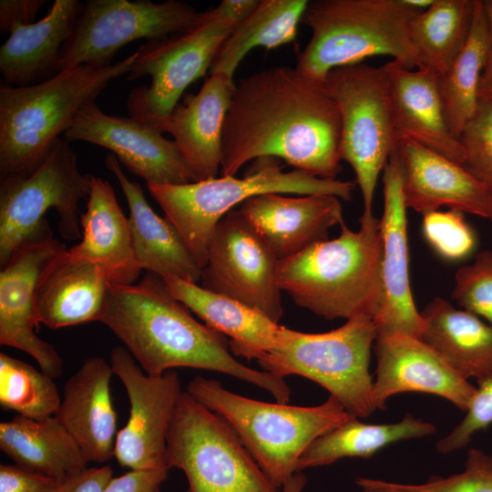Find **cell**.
<instances>
[{
	"label": "cell",
	"instance_id": "60d3db41",
	"mask_svg": "<svg viewBox=\"0 0 492 492\" xmlns=\"http://www.w3.org/2000/svg\"><path fill=\"white\" fill-rule=\"evenodd\" d=\"M411 487L419 492H492V456L470 449L463 472Z\"/></svg>",
	"mask_w": 492,
	"mask_h": 492
},
{
	"label": "cell",
	"instance_id": "ffe728a7",
	"mask_svg": "<svg viewBox=\"0 0 492 492\" xmlns=\"http://www.w3.org/2000/svg\"><path fill=\"white\" fill-rule=\"evenodd\" d=\"M407 209L425 213L441 207L492 221V191L465 167L414 140L397 144Z\"/></svg>",
	"mask_w": 492,
	"mask_h": 492
},
{
	"label": "cell",
	"instance_id": "4316f807",
	"mask_svg": "<svg viewBox=\"0 0 492 492\" xmlns=\"http://www.w3.org/2000/svg\"><path fill=\"white\" fill-rule=\"evenodd\" d=\"M80 225L82 239L68 254L100 266L112 284L136 283L142 269L134 255L128 218L108 180L93 176Z\"/></svg>",
	"mask_w": 492,
	"mask_h": 492
},
{
	"label": "cell",
	"instance_id": "f1b7e54d",
	"mask_svg": "<svg viewBox=\"0 0 492 492\" xmlns=\"http://www.w3.org/2000/svg\"><path fill=\"white\" fill-rule=\"evenodd\" d=\"M162 278L174 298L206 325L230 338L232 354L258 361L276 346L282 326L259 311L198 283L173 276Z\"/></svg>",
	"mask_w": 492,
	"mask_h": 492
},
{
	"label": "cell",
	"instance_id": "4dcf8cb0",
	"mask_svg": "<svg viewBox=\"0 0 492 492\" xmlns=\"http://www.w3.org/2000/svg\"><path fill=\"white\" fill-rule=\"evenodd\" d=\"M0 449L15 465L60 482L87 469L88 464L56 415L43 420L16 415L1 422Z\"/></svg>",
	"mask_w": 492,
	"mask_h": 492
},
{
	"label": "cell",
	"instance_id": "484cf974",
	"mask_svg": "<svg viewBox=\"0 0 492 492\" xmlns=\"http://www.w3.org/2000/svg\"><path fill=\"white\" fill-rule=\"evenodd\" d=\"M105 164L115 175L127 200L132 248L141 269L161 277L200 282L202 268L175 225L154 212L141 186L128 179L114 154L107 156Z\"/></svg>",
	"mask_w": 492,
	"mask_h": 492
},
{
	"label": "cell",
	"instance_id": "7c38bea8",
	"mask_svg": "<svg viewBox=\"0 0 492 492\" xmlns=\"http://www.w3.org/2000/svg\"><path fill=\"white\" fill-rule=\"evenodd\" d=\"M93 175L82 173L77 156L64 138L56 140L30 175L0 182V266L24 242L50 231L46 212L54 209L66 240L82 237L79 202L87 200Z\"/></svg>",
	"mask_w": 492,
	"mask_h": 492
},
{
	"label": "cell",
	"instance_id": "74e56055",
	"mask_svg": "<svg viewBox=\"0 0 492 492\" xmlns=\"http://www.w3.org/2000/svg\"><path fill=\"white\" fill-rule=\"evenodd\" d=\"M453 299L492 324V251L478 252L472 263L457 269Z\"/></svg>",
	"mask_w": 492,
	"mask_h": 492
},
{
	"label": "cell",
	"instance_id": "3957f363",
	"mask_svg": "<svg viewBox=\"0 0 492 492\" xmlns=\"http://www.w3.org/2000/svg\"><path fill=\"white\" fill-rule=\"evenodd\" d=\"M137 51L108 66L80 65L34 85L0 86V182L33 173L79 110L128 74Z\"/></svg>",
	"mask_w": 492,
	"mask_h": 492
},
{
	"label": "cell",
	"instance_id": "c3c4849f",
	"mask_svg": "<svg viewBox=\"0 0 492 492\" xmlns=\"http://www.w3.org/2000/svg\"><path fill=\"white\" fill-rule=\"evenodd\" d=\"M306 483L305 476L296 472L282 487V492H302Z\"/></svg>",
	"mask_w": 492,
	"mask_h": 492
},
{
	"label": "cell",
	"instance_id": "d590c367",
	"mask_svg": "<svg viewBox=\"0 0 492 492\" xmlns=\"http://www.w3.org/2000/svg\"><path fill=\"white\" fill-rule=\"evenodd\" d=\"M61 400L52 377L5 353L0 354V405L4 410L43 420L56 415Z\"/></svg>",
	"mask_w": 492,
	"mask_h": 492
},
{
	"label": "cell",
	"instance_id": "b9f144b4",
	"mask_svg": "<svg viewBox=\"0 0 492 492\" xmlns=\"http://www.w3.org/2000/svg\"><path fill=\"white\" fill-rule=\"evenodd\" d=\"M61 483L18 465L0 466V492H56Z\"/></svg>",
	"mask_w": 492,
	"mask_h": 492
},
{
	"label": "cell",
	"instance_id": "8d00e7d4",
	"mask_svg": "<svg viewBox=\"0 0 492 492\" xmlns=\"http://www.w3.org/2000/svg\"><path fill=\"white\" fill-rule=\"evenodd\" d=\"M422 215L423 235L439 256L448 261H459L475 251L477 236L462 211L432 210Z\"/></svg>",
	"mask_w": 492,
	"mask_h": 492
},
{
	"label": "cell",
	"instance_id": "9c48e42d",
	"mask_svg": "<svg viewBox=\"0 0 492 492\" xmlns=\"http://www.w3.org/2000/svg\"><path fill=\"white\" fill-rule=\"evenodd\" d=\"M376 337L375 323L367 314L320 333L282 326L276 346L257 362L278 377L296 374L317 383L351 415L365 418L375 410L369 363Z\"/></svg>",
	"mask_w": 492,
	"mask_h": 492
},
{
	"label": "cell",
	"instance_id": "6da1fadb",
	"mask_svg": "<svg viewBox=\"0 0 492 492\" xmlns=\"http://www.w3.org/2000/svg\"><path fill=\"white\" fill-rule=\"evenodd\" d=\"M341 138L340 112L323 82L296 67L264 69L235 85L222 129L221 176H235L251 160L276 158L336 179Z\"/></svg>",
	"mask_w": 492,
	"mask_h": 492
},
{
	"label": "cell",
	"instance_id": "5bb4252c",
	"mask_svg": "<svg viewBox=\"0 0 492 492\" xmlns=\"http://www.w3.org/2000/svg\"><path fill=\"white\" fill-rule=\"evenodd\" d=\"M279 261L255 228L234 209L219 221L211 236L201 286L279 323L283 315Z\"/></svg>",
	"mask_w": 492,
	"mask_h": 492
},
{
	"label": "cell",
	"instance_id": "7bdbcfd3",
	"mask_svg": "<svg viewBox=\"0 0 492 492\" xmlns=\"http://www.w3.org/2000/svg\"><path fill=\"white\" fill-rule=\"evenodd\" d=\"M169 470H130L112 477L102 492H157L165 481Z\"/></svg>",
	"mask_w": 492,
	"mask_h": 492
},
{
	"label": "cell",
	"instance_id": "bcb514c9",
	"mask_svg": "<svg viewBox=\"0 0 492 492\" xmlns=\"http://www.w3.org/2000/svg\"><path fill=\"white\" fill-rule=\"evenodd\" d=\"M489 27V45L482 69L477 97L478 100L492 103V0H484Z\"/></svg>",
	"mask_w": 492,
	"mask_h": 492
},
{
	"label": "cell",
	"instance_id": "d6a6232c",
	"mask_svg": "<svg viewBox=\"0 0 492 492\" xmlns=\"http://www.w3.org/2000/svg\"><path fill=\"white\" fill-rule=\"evenodd\" d=\"M307 0H260L223 42L210 67V75L223 73L233 77L245 56L253 48H275L292 42Z\"/></svg>",
	"mask_w": 492,
	"mask_h": 492
},
{
	"label": "cell",
	"instance_id": "836d02e7",
	"mask_svg": "<svg viewBox=\"0 0 492 492\" xmlns=\"http://www.w3.org/2000/svg\"><path fill=\"white\" fill-rule=\"evenodd\" d=\"M489 45V27L483 0H475L466 42L449 67L438 75V88L447 126L460 136L476 112L478 86Z\"/></svg>",
	"mask_w": 492,
	"mask_h": 492
},
{
	"label": "cell",
	"instance_id": "44dd1931",
	"mask_svg": "<svg viewBox=\"0 0 492 492\" xmlns=\"http://www.w3.org/2000/svg\"><path fill=\"white\" fill-rule=\"evenodd\" d=\"M239 210L279 260L327 240L329 230L344 222L341 200L333 195L267 193L250 198Z\"/></svg>",
	"mask_w": 492,
	"mask_h": 492
},
{
	"label": "cell",
	"instance_id": "d4e9b609",
	"mask_svg": "<svg viewBox=\"0 0 492 492\" xmlns=\"http://www.w3.org/2000/svg\"><path fill=\"white\" fill-rule=\"evenodd\" d=\"M104 270L92 262L58 254L36 289L39 324L59 329L100 321L111 286Z\"/></svg>",
	"mask_w": 492,
	"mask_h": 492
},
{
	"label": "cell",
	"instance_id": "7a4b0ae2",
	"mask_svg": "<svg viewBox=\"0 0 492 492\" xmlns=\"http://www.w3.org/2000/svg\"><path fill=\"white\" fill-rule=\"evenodd\" d=\"M99 322L149 375L177 367L219 372L266 390L276 402L290 401L284 378L240 363L227 336L197 321L156 273L147 272L130 285L111 284Z\"/></svg>",
	"mask_w": 492,
	"mask_h": 492
},
{
	"label": "cell",
	"instance_id": "d6986e66",
	"mask_svg": "<svg viewBox=\"0 0 492 492\" xmlns=\"http://www.w3.org/2000/svg\"><path fill=\"white\" fill-rule=\"evenodd\" d=\"M375 378L372 398L375 409L402 393L438 395L466 411L477 387L456 373L420 338L403 333L377 335Z\"/></svg>",
	"mask_w": 492,
	"mask_h": 492
},
{
	"label": "cell",
	"instance_id": "83f0119b",
	"mask_svg": "<svg viewBox=\"0 0 492 492\" xmlns=\"http://www.w3.org/2000/svg\"><path fill=\"white\" fill-rule=\"evenodd\" d=\"M83 4L78 0H56L37 22L12 29L0 48V72L5 84L29 86L56 74L60 52Z\"/></svg>",
	"mask_w": 492,
	"mask_h": 492
},
{
	"label": "cell",
	"instance_id": "4fadbf2b",
	"mask_svg": "<svg viewBox=\"0 0 492 492\" xmlns=\"http://www.w3.org/2000/svg\"><path fill=\"white\" fill-rule=\"evenodd\" d=\"M201 13L178 0H88L62 47L56 73L80 65H110L126 44L182 34Z\"/></svg>",
	"mask_w": 492,
	"mask_h": 492
},
{
	"label": "cell",
	"instance_id": "7dc6e473",
	"mask_svg": "<svg viewBox=\"0 0 492 492\" xmlns=\"http://www.w3.org/2000/svg\"><path fill=\"white\" fill-rule=\"evenodd\" d=\"M355 483L362 492H419L409 484L383 481L366 477H357Z\"/></svg>",
	"mask_w": 492,
	"mask_h": 492
},
{
	"label": "cell",
	"instance_id": "9a60e30c",
	"mask_svg": "<svg viewBox=\"0 0 492 492\" xmlns=\"http://www.w3.org/2000/svg\"><path fill=\"white\" fill-rule=\"evenodd\" d=\"M110 365L129 401V416L117 434L114 457L130 470H169L168 436L182 393L178 374H146L124 346L111 350Z\"/></svg>",
	"mask_w": 492,
	"mask_h": 492
},
{
	"label": "cell",
	"instance_id": "603a6c76",
	"mask_svg": "<svg viewBox=\"0 0 492 492\" xmlns=\"http://www.w3.org/2000/svg\"><path fill=\"white\" fill-rule=\"evenodd\" d=\"M235 85L226 74L210 75L197 94L176 105L160 128L172 135L198 180L216 178L220 169L223 124Z\"/></svg>",
	"mask_w": 492,
	"mask_h": 492
},
{
	"label": "cell",
	"instance_id": "ee69618b",
	"mask_svg": "<svg viewBox=\"0 0 492 492\" xmlns=\"http://www.w3.org/2000/svg\"><path fill=\"white\" fill-rule=\"evenodd\" d=\"M45 0H1L0 29L3 34H10L17 26L34 23L45 5Z\"/></svg>",
	"mask_w": 492,
	"mask_h": 492
},
{
	"label": "cell",
	"instance_id": "e0dca14e",
	"mask_svg": "<svg viewBox=\"0 0 492 492\" xmlns=\"http://www.w3.org/2000/svg\"><path fill=\"white\" fill-rule=\"evenodd\" d=\"M63 138L68 142L82 140L111 150L120 164L147 183L198 180L173 140L132 117L103 112L96 101L79 110Z\"/></svg>",
	"mask_w": 492,
	"mask_h": 492
},
{
	"label": "cell",
	"instance_id": "30bf717a",
	"mask_svg": "<svg viewBox=\"0 0 492 492\" xmlns=\"http://www.w3.org/2000/svg\"><path fill=\"white\" fill-rule=\"evenodd\" d=\"M167 463L184 472L190 492H282L228 422L187 391L174 409Z\"/></svg>",
	"mask_w": 492,
	"mask_h": 492
},
{
	"label": "cell",
	"instance_id": "f546056e",
	"mask_svg": "<svg viewBox=\"0 0 492 492\" xmlns=\"http://www.w3.org/2000/svg\"><path fill=\"white\" fill-rule=\"evenodd\" d=\"M420 339L463 378L477 381L492 375V324L436 297L420 312Z\"/></svg>",
	"mask_w": 492,
	"mask_h": 492
},
{
	"label": "cell",
	"instance_id": "8992f818",
	"mask_svg": "<svg viewBox=\"0 0 492 492\" xmlns=\"http://www.w3.org/2000/svg\"><path fill=\"white\" fill-rule=\"evenodd\" d=\"M187 392L228 422L279 488L296 473L299 458L313 441L353 417L333 396L316 406L266 403L203 376L194 377Z\"/></svg>",
	"mask_w": 492,
	"mask_h": 492
},
{
	"label": "cell",
	"instance_id": "5b68a950",
	"mask_svg": "<svg viewBox=\"0 0 492 492\" xmlns=\"http://www.w3.org/2000/svg\"><path fill=\"white\" fill-rule=\"evenodd\" d=\"M419 12L405 0L309 1L301 24L311 29L312 36L295 67L321 82L335 67L374 56H389L416 68L410 23Z\"/></svg>",
	"mask_w": 492,
	"mask_h": 492
},
{
	"label": "cell",
	"instance_id": "52a82bcc",
	"mask_svg": "<svg viewBox=\"0 0 492 492\" xmlns=\"http://www.w3.org/2000/svg\"><path fill=\"white\" fill-rule=\"evenodd\" d=\"M147 187L203 268L217 224L238 204L267 193L324 194L348 201L355 184L319 178L295 169L284 171L279 159L260 158L242 178L221 176L185 184L148 182Z\"/></svg>",
	"mask_w": 492,
	"mask_h": 492
},
{
	"label": "cell",
	"instance_id": "681fc988",
	"mask_svg": "<svg viewBox=\"0 0 492 492\" xmlns=\"http://www.w3.org/2000/svg\"><path fill=\"white\" fill-rule=\"evenodd\" d=\"M157 492H160L159 490H158Z\"/></svg>",
	"mask_w": 492,
	"mask_h": 492
},
{
	"label": "cell",
	"instance_id": "ab89813d",
	"mask_svg": "<svg viewBox=\"0 0 492 492\" xmlns=\"http://www.w3.org/2000/svg\"><path fill=\"white\" fill-rule=\"evenodd\" d=\"M478 387L461 422L436 443L440 453H450L466 446L477 431L492 424V375L477 381Z\"/></svg>",
	"mask_w": 492,
	"mask_h": 492
},
{
	"label": "cell",
	"instance_id": "277c9868",
	"mask_svg": "<svg viewBox=\"0 0 492 492\" xmlns=\"http://www.w3.org/2000/svg\"><path fill=\"white\" fill-rule=\"evenodd\" d=\"M359 221L356 231L343 222L336 238L280 260V287L298 306L326 320L374 318L381 292L379 219Z\"/></svg>",
	"mask_w": 492,
	"mask_h": 492
},
{
	"label": "cell",
	"instance_id": "f6af8a7d",
	"mask_svg": "<svg viewBox=\"0 0 492 492\" xmlns=\"http://www.w3.org/2000/svg\"><path fill=\"white\" fill-rule=\"evenodd\" d=\"M112 477L109 466L87 467L62 482L56 492H102Z\"/></svg>",
	"mask_w": 492,
	"mask_h": 492
},
{
	"label": "cell",
	"instance_id": "8fae6325",
	"mask_svg": "<svg viewBox=\"0 0 492 492\" xmlns=\"http://www.w3.org/2000/svg\"><path fill=\"white\" fill-rule=\"evenodd\" d=\"M323 84L340 112L341 158L355 174L362 216H372L377 179L398 144L387 73L362 62L332 69Z\"/></svg>",
	"mask_w": 492,
	"mask_h": 492
},
{
	"label": "cell",
	"instance_id": "2e32d148",
	"mask_svg": "<svg viewBox=\"0 0 492 492\" xmlns=\"http://www.w3.org/2000/svg\"><path fill=\"white\" fill-rule=\"evenodd\" d=\"M65 250L47 231L21 244L0 272V344L26 353L53 379L61 375L63 360L36 334V296L44 272Z\"/></svg>",
	"mask_w": 492,
	"mask_h": 492
},
{
	"label": "cell",
	"instance_id": "ac0fdd59",
	"mask_svg": "<svg viewBox=\"0 0 492 492\" xmlns=\"http://www.w3.org/2000/svg\"><path fill=\"white\" fill-rule=\"evenodd\" d=\"M383 192L384 209L379 219L381 292L373 319L377 335L403 333L420 338L424 320L415 304L410 286L407 208L397 148L383 170Z\"/></svg>",
	"mask_w": 492,
	"mask_h": 492
},
{
	"label": "cell",
	"instance_id": "f35d334b",
	"mask_svg": "<svg viewBox=\"0 0 492 492\" xmlns=\"http://www.w3.org/2000/svg\"><path fill=\"white\" fill-rule=\"evenodd\" d=\"M459 140L466 153L463 166L492 191V103L478 100Z\"/></svg>",
	"mask_w": 492,
	"mask_h": 492
},
{
	"label": "cell",
	"instance_id": "7402d4cb",
	"mask_svg": "<svg viewBox=\"0 0 492 492\" xmlns=\"http://www.w3.org/2000/svg\"><path fill=\"white\" fill-rule=\"evenodd\" d=\"M387 73L397 142L411 139L463 165L466 153L447 126L438 88V74L420 67L407 68L392 60Z\"/></svg>",
	"mask_w": 492,
	"mask_h": 492
},
{
	"label": "cell",
	"instance_id": "cb8c5ba5",
	"mask_svg": "<svg viewBox=\"0 0 492 492\" xmlns=\"http://www.w3.org/2000/svg\"><path fill=\"white\" fill-rule=\"evenodd\" d=\"M113 374L104 358H87L67 380L55 415L88 463H105L114 456L118 432L109 386Z\"/></svg>",
	"mask_w": 492,
	"mask_h": 492
},
{
	"label": "cell",
	"instance_id": "ba28073f",
	"mask_svg": "<svg viewBox=\"0 0 492 492\" xmlns=\"http://www.w3.org/2000/svg\"><path fill=\"white\" fill-rule=\"evenodd\" d=\"M259 1L222 0L215 8L202 12L188 31L143 44L137 50L128 79L150 76L151 81L129 93L127 108L130 117L160 131L185 89L206 75L223 42Z\"/></svg>",
	"mask_w": 492,
	"mask_h": 492
},
{
	"label": "cell",
	"instance_id": "1f68e13d",
	"mask_svg": "<svg viewBox=\"0 0 492 492\" xmlns=\"http://www.w3.org/2000/svg\"><path fill=\"white\" fill-rule=\"evenodd\" d=\"M436 431L434 425L410 414L396 423L365 424L353 416L313 441L296 465V472L328 466L344 457H370L401 440L423 437Z\"/></svg>",
	"mask_w": 492,
	"mask_h": 492
},
{
	"label": "cell",
	"instance_id": "e575fe53",
	"mask_svg": "<svg viewBox=\"0 0 492 492\" xmlns=\"http://www.w3.org/2000/svg\"><path fill=\"white\" fill-rule=\"evenodd\" d=\"M475 0H433L410 23V38L419 67L443 74L465 46Z\"/></svg>",
	"mask_w": 492,
	"mask_h": 492
}]
</instances>
